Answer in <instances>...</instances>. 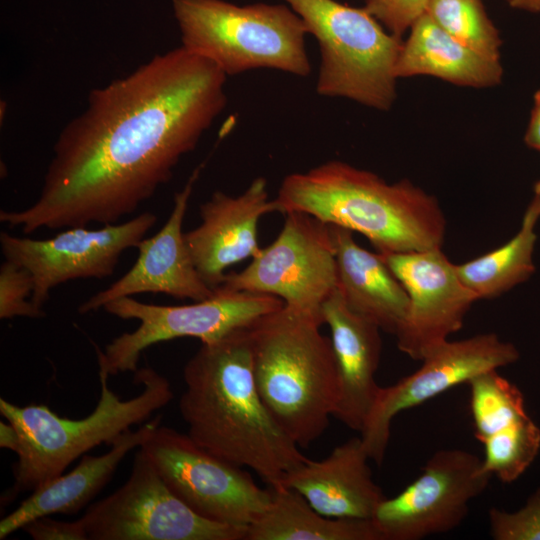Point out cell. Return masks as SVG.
<instances>
[{
	"instance_id": "obj_30",
	"label": "cell",
	"mask_w": 540,
	"mask_h": 540,
	"mask_svg": "<svg viewBox=\"0 0 540 540\" xmlns=\"http://www.w3.org/2000/svg\"><path fill=\"white\" fill-rule=\"evenodd\" d=\"M430 0H365L364 9L378 22L401 38L402 34L426 14Z\"/></svg>"
},
{
	"instance_id": "obj_8",
	"label": "cell",
	"mask_w": 540,
	"mask_h": 540,
	"mask_svg": "<svg viewBox=\"0 0 540 540\" xmlns=\"http://www.w3.org/2000/svg\"><path fill=\"white\" fill-rule=\"evenodd\" d=\"M283 306L276 296L221 288L210 298L180 306L147 304L132 296L115 299L104 310L124 320H137L139 325L114 338L104 351L96 348L99 371L109 376L136 372L141 353L154 344L182 337L209 343Z\"/></svg>"
},
{
	"instance_id": "obj_13",
	"label": "cell",
	"mask_w": 540,
	"mask_h": 540,
	"mask_svg": "<svg viewBox=\"0 0 540 540\" xmlns=\"http://www.w3.org/2000/svg\"><path fill=\"white\" fill-rule=\"evenodd\" d=\"M157 215L143 212L132 219L98 229L72 227L47 239L0 233L5 260L30 272L34 282L31 302L42 309L57 285L77 279L111 276L122 253L136 247L156 224Z\"/></svg>"
},
{
	"instance_id": "obj_34",
	"label": "cell",
	"mask_w": 540,
	"mask_h": 540,
	"mask_svg": "<svg viewBox=\"0 0 540 540\" xmlns=\"http://www.w3.org/2000/svg\"><path fill=\"white\" fill-rule=\"evenodd\" d=\"M510 7L526 12H540V0H507Z\"/></svg>"
},
{
	"instance_id": "obj_28",
	"label": "cell",
	"mask_w": 540,
	"mask_h": 540,
	"mask_svg": "<svg viewBox=\"0 0 540 540\" xmlns=\"http://www.w3.org/2000/svg\"><path fill=\"white\" fill-rule=\"evenodd\" d=\"M33 289L30 272L14 262L4 260L0 267V318L45 316L43 309L27 300L28 297L31 299Z\"/></svg>"
},
{
	"instance_id": "obj_25",
	"label": "cell",
	"mask_w": 540,
	"mask_h": 540,
	"mask_svg": "<svg viewBox=\"0 0 540 540\" xmlns=\"http://www.w3.org/2000/svg\"><path fill=\"white\" fill-rule=\"evenodd\" d=\"M474 433L482 442L489 435L527 415L521 391L497 370L482 372L467 382Z\"/></svg>"
},
{
	"instance_id": "obj_27",
	"label": "cell",
	"mask_w": 540,
	"mask_h": 540,
	"mask_svg": "<svg viewBox=\"0 0 540 540\" xmlns=\"http://www.w3.org/2000/svg\"><path fill=\"white\" fill-rule=\"evenodd\" d=\"M426 14L464 45L499 60L501 40L482 0H430Z\"/></svg>"
},
{
	"instance_id": "obj_9",
	"label": "cell",
	"mask_w": 540,
	"mask_h": 540,
	"mask_svg": "<svg viewBox=\"0 0 540 540\" xmlns=\"http://www.w3.org/2000/svg\"><path fill=\"white\" fill-rule=\"evenodd\" d=\"M139 448L174 494L210 521L246 531L271 502L270 486L173 428L157 426Z\"/></svg>"
},
{
	"instance_id": "obj_24",
	"label": "cell",
	"mask_w": 540,
	"mask_h": 540,
	"mask_svg": "<svg viewBox=\"0 0 540 540\" xmlns=\"http://www.w3.org/2000/svg\"><path fill=\"white\" fill-rule=\"evenodd\" d=\"M539 217L526 209L518 232L499 248L455 265L462 283L476 298L491 299L527 281L535 272L533 252Z\"/></svg>"
},
{
	"instance_id": "obj_12",
	"label": "cell",
	"mask_w": 540,
	"mask_h": 540,
	"mask_svg": "<svg viewBox=\"0 0 540 540\" xmlns=\"http://www.w3.org/2000/svg\"><path fill=\"white\" fill-rule=\"evenodd\" d=\"M491 478L476 454L440 449L414 481L378 505L371 520L382 540H421L449 532L465 520Z\"/></svg>"
},
{
	"instance_id": "obj_33",
	"label": "cell",
	"mask_w": 540,
	"mask_h": 540,
	"mask_svg": "<svg viewBox=\"0 0 540 540\" xmlns=\"http://www.w3.org/2000/svg\"><path fill=\"white\" fill-rule=\"evenodd\" d=\"M20 445V436L16 427L9 421L0 422V447L16 453Z\"/></svg>"
},
{
	"instance_id": "obj_4",
	"label": "cell",
	"mask_w": 540,
	"mask_h": 540,
	"mask_svg": "<svg viewBox=\"0 0 540 540\" xmlns=\"http://www.w3.org/2000/svg\"><path fill=\"white\" fill-rule=\"evenodd\" d=\"M322 325L316 317L283 306L248 326L261 399L303 448L326 431L340 395L335 355Z\"/></svg>"
},
{
	"instance_id": "obj_15",
	"label": "cell",
	"mask_w": 540,
	"mask_h": 540,
	"mask_svg": "<svg viewBox=\"0 0 540 540\" xmlns=\"http://www.w3.org/2000/svg\"><path fill=\"white\" fill-rule=\"evenodd\" d=\"M409 296L407 316L395 334L397 347L421 361L461 329L478 299L458 277L441 248L380 254Z\"/></svg>"
},
{
	"instance_id": "obj_5",
	"label": "cell",
	"mask_w": 540,
	"mask_h": 540,
	"mask_svg": "<svg viewBox=\"0 0 540 540\" xmlns=\"http://www.w3.org/2000/svg\"><path fill=\"white\" fill-rule=\"evenodd\" d=\"M142 391L122 400L99 371L100 396L93 412L82 419L57 415L46 405L17 406L0 398V413L19 432L20 445L13 466L14 484L4 496L13 500L64 473L77 458L94 447L111 444L135 424L146 421L174 397L170 382L151 367L135 372Z\"/></svg>"
},
{
	"instance_id": "obj_7",
	"label": "cell",
	"mask_w": 540,
	"mask_h": 540,
	"mask_svg": "<svg viewBox=\"0 0 540 540\" xmlns=\"http://www.w3.org/2000/svg\"><path fill=\"white\" fill-rule=\"evenodd\" d=\"M318 41L316 91L388 110L396 97L401 38L387 33L364 8L335 0H285Z\"/></svg>"
},
{
	"instance_id": "obj_26",
	"label": "cell",
	"mask_w": 540,
	"mask_h": 540,
	"mask_svg": "<svg viewBox=\"0 0 540 540\" xmlns=\"http://www.w3.org/2000/svg\"><path fill=\"white\" fill-rule=\"evenodd\" d=\"M482 469L503 483L517 480L531 465L540 450V428L528 414L482 442Z\"/></svg>"
},
{
	"instance_id": "obj_21",
	"label": "cell",
	"mask_w": 540,
	"mask_h": 540,
	"mask_svg": "<svg viewBox=\"0 0 540 540\" xmlns=\"http://www.w3.org/2000/svg\"><path fill=\"white\" fill-rule=\"evenodd\" d=\"M329 227L335 247L337 287L346 304L381 330L395 335L409 308L403 284L379 253L356 243L351 230Z\"/></svg>"
},
{
	"instance_id": "obj_17",
	"label": "cell",
	"mask_w": 540,
	"mask_h": 540,
	"mask_svg": "<svg viewBox=\"0 0 540 540\" xmlns=\"http://www.w3.org/2000/svg\"><path fill=\"white\" fill-rule=\"evenodd\" d=\"M278 211L269 200L267 181L254 179L238 196L215 191L200 206L201 223L185 233V240L202 279L212 289L218 288L225 270L244 259L256 257L258 222L268 213Z\"/></svg>"
},
{
	"instance_id": "obj_2",
	"label": "cell",
	"mask_w": 540,
	"mask_h": 540,
	"mask_svg": "<svg viewBox=\"0 0 540 540\" xmlns=\"http://www.w3.org/2000/svg\"><path fill=\"white\" fill-rule=\"evenodd\" d=\"M179 411L187 435L211 454L280 484L306 458L258 392L248 326L202 343L183 369Z\"/></svg>"
},
{
	"instance_id": "obj_20",
	"label": "cell",
	"mask_w": 540,
	"mask_h": 540,
	"mask_svg": "<svg viewBox=\"0 0 540 540\" xmlns=\"http://www.w3.org/2000/svg\"><path fill=\"white\" fill-rule=\"evenodd\" d=\"M161 417L117 437L106 453L84 454L73 470L62 473L32 491L31 495L0 521V539L22 529L30 521L53 514L72 515L85 508L111 480L126 455L140 447L160 425Z\"/></svg>"
},
{
	"instance_id": "obj_22",
	"label": "cell",
	"mask_w": 540,
	"mask_h": 540,
	"mask_svg": "<svg viewBox=\"0 0 540 540\" xmlns=\"http://www.w3.org/2000/svg\"><path fill=\"white\" fill-rule=\"evenodd\" d=\"M402 44L395 76L431 75L453 84L490 87L501 82L500 60L488 58L443 30L428 14L410 28Z\"/></svg>"
},
{
	"instance_id": "obj_3",
	"label": "cell",
	"mask_w": 540,
	"mask_h": 540,
	"mask_svg": "<svg viewBox=\"0 0 540 540\" xmlns=\"http://www.w3.org/2000/svg\"><path fill=\"white\" fill-rule=\"evenodd\" d=\"M278 212L307 213L364 235L380 254L442 248L446 219L438 200L408 180L389 184L367 170L332 160L287 175Z\"/></svg>"
},
{
	"instance_id": "obj_11",
	"label": "cell",
	"mask_w": 540,
	"mask_h": 540,
	"mask_svg": "<svg viewBox=\"0 0 540 540\" xmlns=\"http://www.w3.org/2000/svg\"><path fill=\"white\" fill-rule=\"evenodd\" d=\"M79 519L88 540H245L246 534L195 513L141 449L126 482Z\"/></svg>"
},
{
	"instance_id": "obj_19",
	"label": "cell",
	"mask_w": 540,
	"mask_h": 540,
	"mask_svg": "<svg viewBox=\"0 0 540 540\" xmlns=\"http://www.w3.org/2000/svg\"><path fill=\"white\" fill-rule=\"evenodd\" d=\"M369 461L361 438L352 437L323 460L307 459L280 484L297 491L324 516L371 519L387 496L374 482Z\"/></svg>"
},
{
	"instance_id": "obj_23",
	"label": "cell",
	"mask_w": 540,
	"mask_h": 540,
	"mask_svg": "<svg viewBox=\"0 0 540 540\" xmlns=\"http://www.w3.org/2000/svg\"><path fill=\"white\" fill-rule=\"evenodd\" d=\"M268 486L271 502L247 527L245 540H382L371 519L327 517L294 489Z\"/></svg>"
},
{
	"instance_id": "obj_29",
	"label": "cell",
	"mask_w": 540,
	"mask_h": 540,
	"mask_svg": "<svg viewBox=\"0 0 540 540\" xmlns=\"http://www.w3.org/2000/svg\"><path fill=\"white\" fill-rule=\"evenodd\" d=\"M488 521L495 540H540V488L517 511L491 508Z\"/></svg>"
},
{
	"instance_id": "obj_6",
	"label": "cell",
	"mask_w": 540,
	"mask_h": 540,
	"mask_svg": "<svg viewBox=\"0 0 540 540\" xmlns=\"http://www.w3.org/2000/svg\"><path fill=\"white\" fill-rule=\"evenodd\" d=\"M172 7L181 46L226 76L264 68L300 77L311 72L306 25L284 5L172 0Z\"/></svg>"
},
{
	"instance_id": "obj_31",
	"label": "cell",
	"mask_w": 540,
	"mask_h": 540,
	"mask_svg": "<svg viewBox=\"0 0 540 540\" xmlns=\"http://www.w3.org/2000/svg\"><path fill=\"white\" fill-rule=\"evenodd\" d=\"M22 530L34 540H88L80 519L63 521L44 516L30 521Z\"/></svg>"
},
{
	"instance_id": "obj_1",
	"label": "cell",
	"mask_w": 540,
	"mask_h": 540,
	"mask_svg": "<svg viewBox=\"0 0 540 540\" xmlns=\"http://www.w3.org/2000/svg\"><path fill=\"white\" fill-rule=\"evenodd\" d=\"M227 76L180 46L93 89L60 132L37 200L0 221L24 234L118 223L167 183L227 103Z\"/></svg>"
},
{
	"instance_id": "obj_18",
	"label": "cell",
	"mask_w": 540,
	"mask_h": 540,
	"mask_svg": "<svg viewBox=\"0 0 540 540\" xmlns=\"http://www.w3.org/2000/svg\"><path fill=\"white\" fill-rule=\"evenodd\" d=\"M321 316L330 329L339 377L340 395L333 417L360 432L381 387L376 382L381 329L354 312L338 287L323 302Z\"/></svg>"
},
{
	"instance_id": "obj_14",
	"label": "cell",
	"mask_w": 540,
	"mask_h": 540,
	"mask_svg": "<svg viewBox=\"0 0 540 540\" xmlns=\"http://www.w3.org/2000/svg\"><path fill=\"white\" fill-rule=\"evenodd\" d=\"M514 344L495 333L478 334L457 341H445L422 360L412 374L396 383L380 387L375 402L360 431L362 444L377 465L384 460L397 414L416 407L476 375L518 361Z\"/></svg>"
},
{
	"instance_id": "obj_10",
	"label": "cell",
	"mask_w": 540,
	"mask_h": 540,
	"mask_svg": "<svg viewBox=\"0 0 540 540\" xmlns=\"http://www.w3.org/2000/svg\"><path fill=\"white\" fill-rule=\"evenodd\" d=\"M284 214L275 240L242 271L226 274L218 288L276 296L284 306L323 322L322 304L338 283L330 227L304 212Z\"/></svg>"
},
{
	"instance_id": "obj_32",
	"label": "cell",
	"mask_w": 540,
	"mask_h": 540,
	"mask_svg": "<svg viewBox=\"0 0 540 540\" xmlns=\"http://www.w3.org/2000/svg\"><path fill=\"white\" fill-rule=\"evenodd\" d=\"M524 141L528 147L540 152V89L534 94V105Z\"/></svg>"
},
{
	"instance_id": "obj_35",
	"label": "cell",
	"mask_w": 540,
	"mask_h": 540,
	"mask_svg": "<svg viewBox=\"0 0 540 540\" xmlns=\"http://www.w3.org/2000/svg\"><path fill=\"white\" fill-rule=\"evenodd\" d=\"M533 193V198L527 209L535 213L540 218V180L535 183Z\"/></svg>"
},
{
	"instance_id": "obj_16",
	"label": "cell",
	"mask_w": 540,
	"mask_h": 540,
	"mask_svg": "<svg viewBox=\"0 0 540 540\" xmlns=\"http://www.w3.org/2000/svg\"><path fill=\"white\" fill-rule=\"evenodd\" d=\"M202 165L191 174L184 188L174 197L173 209L162 228L138 245L134 265L106 289L97 292L78 307L86 314L122 297L141 293L165 294L176 299L201 301L214 295L199 274L183 232V221L193 186Z\"/></svg>"
}]
</instances>
